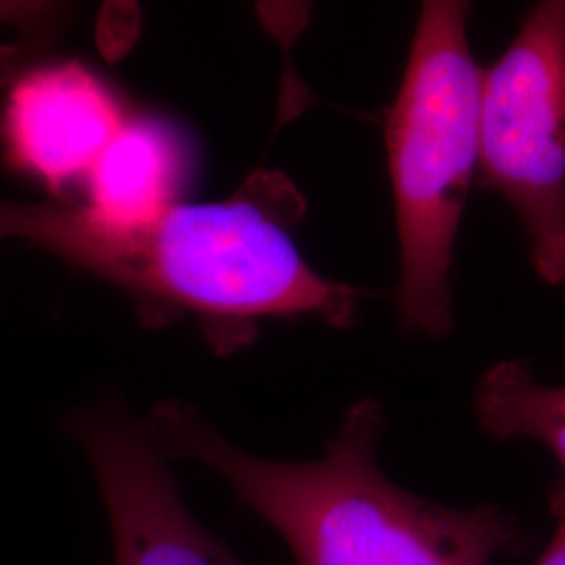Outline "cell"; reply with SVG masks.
Segmentation results:
<instances>
[{
	"label": "cell",
	"mask_w": 565,
	"mask_h": 565,
	"mask_svg": "<svg viewBox=\"0 0 565 565\" xmlns=\"http://www.w3.org/2000/svg\"><path fill=\"white\" fill-rule=\"evenodd\" d=\"M478 172L520 216L539 277L565 282V0L536 4L484 72Z\"/></svg>",
	"instance_id": "obj_3"
},
{
	"label": "cell",
	"mask_w": 565,
	"mask_h": 565,
	"mask_svg": "<svg viewBox=\"0 0 565 565\" xmlns=\"http://www.w3.org/2000/svg\"><path fill=\"white\" fill-rule=\"evenodd\" d=\"M182 179L179 139L158 121H126L86 177L88 212L105 223H147L177 203Z\"/></svg>",
	"instance_id": "obj_6"
},
{
	"label": "cell",
	"mask_w": 565,
	"mask_h": 565,
	"mask_svg": "<svg viewBox=\"0 0 565 565\" xmlns=\"http://www.w3.org/2000/svg\"><path fill=\"white\" fill-rule=\"evenodd\" d=\"M124 126L114 93L72 61L34 70L15 84L2 132L11 160L60 191L90 174Z\"/></svg>",
	"instance_id": "obj_5"
},
{
	"label": "cell",
	"mask_w": 565,
	"mask_h": 565,
	"mask_svg": "<svg viewBox=\"0 0 565 565\" xmlns=\"http://www.w3.org/2000/svg\"><path fill=\"white\" fill-rule=\"evenodd\" d=\"M97 473L114 534V565H245L182 503L145 425L124 415H81L74 424Z\"/></svg>",
	"instance_id": "obj_4"
},
{
	"label": "cell",
	"mask_w": 565,
	"mask_h": 565,
	"mask_svg": "<svg viewBox=\"0 0 565 565\" xmlns=\"http://www.w3.org/2000/svg\"><path fill=\"white\" fill-rule=\"evenodd\" d=\"M163 457L216 471L279 532L296 565H492L520 548V527L497 507L450 509L392 482L377 461L385 406L364 396L315 461L243 452L193 404H158L145 425Z\"/></svg>",
	"instance_id": "obj_1"
},
{
	"label": "cell",
	"mask_w": 565,
	"mask_h": 565,
	"mask_svg": "<svg viewBox=\"0 0 565 565\" xmlns=\"http://www.w3.org/2000/svg\"><path fill=\"white\" fill-rule=\"evenodd\" d=\"M469 4L427 0L385 118L401 239L398 312L408 333L440 340L455 327L450 268L480 163L484 72L467 41Z\"/></svg>",
	"instance_id": "obj_2"
},
{
	"label": "cell",
	"mask_w": 565,
	"mask_h": 565,
	"mask_svg": "<svg viewBox=\"0 0 565 565\" xmlns=\"http://www.w3.org/2000/svg\"><path fill=\"white\" fill-rule=\"evenodd\" d=\"M555 511L559 515V524L555 527V534L546 546L545 555L536 565H565V494H557Z\"/></svg>",
	"instance_id": "obj_8"
},
{
	"label": "cell",
	"mask_w": 565,
	"mask_h": 565,
	"mask_svg": "<svg viewBox=\"0 0 565 565\" xmlns=\"http://www.w3.org/2000/svg\"><path fill=\"white\" fill-rule=\"evenodd\" d=\"M473 411L488 436L536 440L557 457L565 471V385L541 384L527 364L503 361L490 366L476 385Z\"/></svg>",
	"instance_id": "obj_7"
}]
</instances>
